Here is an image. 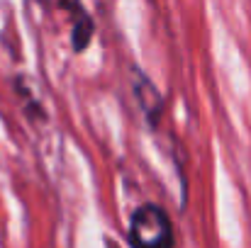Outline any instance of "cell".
<instances>
[{
    "instance_id": "cell-2",
    "label": "cell",
    "mask_w": 251,
    "mask_h": 248,
    "mask_svg": "<svg viewBox=\"0 0 251 248\" xmlns=\"http://www.w3.org/2000/svg\"><path fill=\"white\" fill-rule=\"evenodd\" d=\"M134 92H137L139 110L144 112V117L149 119V124H156L161 119V112H164V100H161L159 90L154 88V83L149 81L144 73H137V78H134Z\"/></svg>"
},
{
    "instance_id": "cell-3",
    "label": "cell",
    "mask_w": 251,
    "mask_h": 248,
    "mask_svg": "<svg viewBox=\"0 0 251 248\" xmlns=\"http://www.w3.org/2000/svg\"><path fill=\"white\" fill-rule=\"evenodd\" d=\"M90 37H93V22H90V17L81 10L78 17H76V24H74V34H71L74 49H76V51H83L85 46H88V42H90Z\"/></svg>"
},
{
    "instance_id": "cell-4",
    "label": "cell",
    "mask_w": 251,
    "mask_h": 248,
    "mask_svg": "<svg viewBox=\"0 0 251 248\" xmlns=\"http://www.w3.org/2000/svg\"><path fill=\"white\" fill-rule=\"evenodd\" d=\"M37 2H49V0H37Z\"/></svg>"
},
{
    "instance_id": "cell-1",
    "label": "cell",
    "mask_w": 251,
    "mask_h": 248,
    "mask_svg": "<svg viewBox=\"0 0 251 248\" xmlns=\"http://www.w3.org/2000/svg\"><path fill=\"white\" fill-rule=\"evenodd\" d=\"M132 248H173V226L159 204H142L129 222Z\"/></svg>"
}]
</instances>
